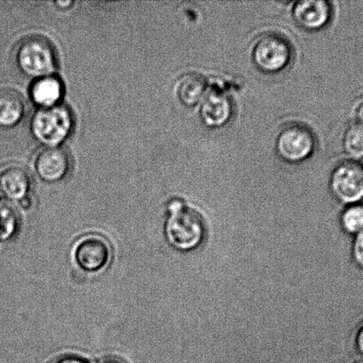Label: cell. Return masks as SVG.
I'll list each match as a JSON object with an SVG mask.
<instances>
[{"mask_svg":"<svg viewBox=\"0 0 363 363\" xmlns=\"http://www.w3.org/2000/svg\"><path fill=\"white\" fill-rule=\"evenodd\" d=\"M101 363H126V362H124L122 360H120V359L110 357V358L105 359V360H103Z\"/></svg>","mask_w":363,"mask_h":363,"instance_id":"7402d4cb","label":"cell"},{"mask_svg":"<svg viewBox=\"0 0 363 363\" xmlns=\"http://www.w3.org/2000/svg\"><path fill=\"white\" fill-rule=\"evenodd\" d=\"M353 111L355 123L363 125V97L355 102Z\"/></svg>","mask_w":363,"mask_h":363,"instance_id":"d6986e66","label":"cell"},{"mask_svg":"<svg viewBox=\"0 0 363 363\" xmlns=\"http://www.w3.org/2000/svg\"><path fill=\"white\" fill-rule=\"evenodd\" d=\"M31 101L39 108H52L60 104L63 95L62 81L55 76L36 79L31 87Z\"/></svg>","mask_w":363,"mask_h":363,"instance_id":"4fadbf2b","label":"cell"},{"mask_svg":"<svg viewBox=\"0 0 363 363\" xmlns=\"http://www.w3.org/2000/svg\"><path fill=\"white\" fill-rule=\"evenodd\" d=\"M26 102L19 92L11 89L0 91V128L12 129L26 115Z\"/></svg>","mask_w":363,"mask_h":363,"instance_id":"7c38bea8","label":"cell"},{"mask_svg":"<svg viewBox=\"0 0 363 363\" xmlns=\"http://www.w3.org/2000/svg\"><path fill=\"white\" fill-rule=\"evenodd\" d=\"M14 62L21 74L38 79L53 76L57 67L55 46L42 35H31L19 43L14 52Z\"/></svg>","mask_w":363,"mask_h":363,"instance_id":"6da1fadb","label":"cell"},{"mask_svg":"<svg viewBox=\"0 0 363 363\" xmlns=\"http://www.w3.org/2000/svg\"><path fill=\"white\" fill-rule=\"evenodd\" d=\"M206 88L207 85L204 77L190 73L178 80L174 91L181 104L190 108L202 102L206 95Z\"/></svg>","mask_w":363,"mask_h":363,"instance_id":"5bb4252c","label":"cell"},{"mask_svg":"<svg viewBox=\"0 0 363 363\" xmlns=\"http://www.w3.org/2000/svg\"><path fill=\"white\" fill-rule=\"evenodd\" d=\"M200 112L206 125L220 128L225 125L232 116V102L222 92H209L201 102Z\"/></svg>","mask_w":363,"mask_h":363,"instance_id":"8fae6325","label":"cell"},{"mask_svg":"<svg viewBox=\"0 0 363 363\" xmlns=\"http://www.w3.org/2000/svg\"><path fill=\"white\" fill-rule=\"evenodd\" d=\"M74 121L72 112L66 106L39 108L31 118L32 136L45 147H60L72 133Z\"/></svg>","mask_w":363,"mask_h":363,"instance_id":"7a4b0ae2","label":"cell"},{"mask_svg":"<svg viewBox=\"0 0 363 363\" xmlns=\"http://www.w3.org/2000/svg\"><path fill=\"white\" fill-rule=\"evenodd\" d=\"M1 196H2L1 194H0V197H1Z\"/></svg>","mask_w":363,"mask_h":363,"instance_id":"603a6c76","label":"cell"},{"mask_svg":"<svg viewBox=\"0 0 363 363\" xmlns=\"http://www.w3.org/2000/svg\"><path fill=\"white\" fill-rule=\"evenodd\" d=\"M18 228L17 213L9 206L0 205V240L13 237Z\"/></svg>","mask_w":363,"mask_h":363,"instance_id":"e0dca14e","label":"cell"},{"mask_svg":"<svg viewBox=\"0 0 363 363\" xmlns=\"http://www.w3.org/2000/svg\"><path fill=\"white\" fill-rule=\"evenodd\" d=\"M341 225L347 233L360 234L363 231V205L360 203L350 205L341 216Z\"/></svg>","mask_w":363,"mask_h":363,"instance_id":"2e32d148","label":"cell"},{"mask_svg":"<svg viewBox=\"0 0 363 363\" xmlns=\"http://www.w3.org/2000/svg\"><path fill=\"white\" fill-rule=\"evenodd\" d=\"M55 363H87L80 357H65L60 358V360L57 361Z\"/></svg>","mask_w":363,"mask_h":363,"instance_id":"ffe728a7","label":"cell"},{"mask_svg":"<svg viewBox=\"0 0 363 363\" xmlns=\"http://www.w3.org/2000/svg\"><path fill=\"white\" fill-rule=\"evenodd\" d=\"M31 177L19 165H9L0 169V194L12 201L27 199L31 189Z\"/></svg>","mask_w":363,"mask_h":363,"instance_id":"9c48e42d","label":"cell"},{"mask_svg":"<svg viewBox=\"0 0 363 363\" xmlns=\"http://www.w3.org/2000/svg\"><path fill=\"white\" fill-rule=\"evenodd\" d=\"M357 344L359 352H360L361 354L363 357V327L359 332L357 339Z\"/></svg>","mask_w":363,"mask_h":363,"instance_id":"44dd1931","label":"cell"},{"mask_svg":"<svg viewBox=\"0 0 363 363\" xmlns=\"http://www.w3.org/2000/svg\"><path fill=\"white\" fill-rule=\"evenodd\" d=\"M112 255V245L99 234L84 236L74 247V259L78 268L88 273H97L107 268Z\"/></svg>","mask_w":363,"mask_h":363,"instance_id":"8992f818","label":"cell"},{"mask_svg":"<svg viewBox=\"0 0 363 363\" xmlns=\"http://www.w3.org/2000/svg\"><path fill=\"white\" fill-rule=\"evenodd\" d=\"M291 46L286 38L276 34L263 35L254 45L252 52L256 66L266 73H277L289 65Z\"/></svg>","mask_w":363,"mask_h":363,"instance_id":"277c9868","label":"cell"},{"mask_svg":"<svg viewBox=\"0 0 363 363\" xmlns=\"http://www.w3.org/2000/svg\"><path fill=\"white\" fill-rule=\"evenodd\" d=\"M353 256L357 265L363 269V231L355 237L353 245Z\"/></svg>","mask_w":363,"mask_h":363,"instance_id":"ac0fdd59","label":"cell"},{"mask_svg":"<svg viewBox=\"0 0 363 363\" xmlns=\"http://www.w3.org/2000/svg\"><path fill=\"white\" fill-rule=\"evenodd\" d=\"M293 16L301 27L309 30H320L329 23L332 7L323 0H304L294 6Z\"/></svg>","mask_w":363,"mask_h":363,"instance_id":"30bf717a","label":"cell"},{"mask_svg":"<svg viewBox=\"0 0 363 363\" xmlns=\"http://www.w3.org/2000/svg\"><path fill=\"white\" fill-rule=\"evenodd\" d=\"M362 166H363V164H362Z\"/></svg>","mask_w":363,"mask_h":363,"instance_id":"cb8c5ba5","label":"cell"},{"mask_svg":"<svg viewBox=\"0 0 363 363\" xmlns=\"http://www.w3.org/2000/svg\"><path fill=\"white\" fill-rule=\"evenodd\" d=\"M72 161L69 152L60 147L43 148L33 160L36 175L49 184L65 179L70 173Z\"/></svg>","mask_w":363,"mask_h":363,"instance_id":"ba28073f","label":"cell"},{"mask_svg":"<svg viewBox=\"0 0 363 363\" xmlns=\"http://www.w3.org/2000/svg\"><path fill=\"white\" fill-rule=\"evenodd\" d=\"M330 189L337 201L354 205L363 199V166L348 160L340 163L330 177Z\"/></svg>","mask_w":363,"mask_h":363,"instance_id":"5b68a950","label":"cell"},{"mask_svg":"<svg viewBox=\"0 0 363 363\" xmlns=\"http://www.w3.org/2000/svg\"><path fill=\"white\" fill-rule=\"evenodd\" d=\"M345 152L353 161L363 159V125L354 123L347 128L344 134Z\"/></svg>","mask_w":363,"mask_h":363,"instance_id":"9a60e30c","label":"cell"},{"mask_svg":"<svg viewBox=\"0 0 363 363\" xmlns=\"http://www.w3.org/2000/svg\"><path fill=\"white\" fill-rule=\"evenodd\" d=\"M315 137L308 127L291 124L281 131L277 138V152L286 161L300 162L314 152Z\"/></svg>","mask_w":363,"mask_h":363,"instance_id":"52a82bcc","label":"cell"},{"mask_svg":"<svg viewBox=\"0 0 363 363\" xmlns=\"http://www.w3.org/2000/svg\"><path fill=\"white\" fill-rule=\"evenodd\" d=\"M168 209L166 236L170 245L180 251H188L197 247L202 230L197 213L180 201L170 202Z\"/></svg>","mask_w":363,"mask_h":363,"instance_id":"3957f363","label":"cell"}]
</instances>
